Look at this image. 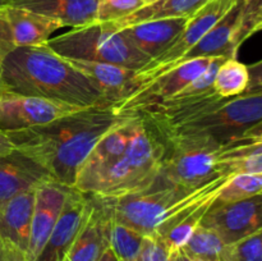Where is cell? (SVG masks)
<instances>
[{
    "instance_id": "6da1fadb",
    "label": "cell",
    "mask_w": 262,
    "mask_h": 261,
    "mask_svg": "<svg viewBox=\"0 0 262 261\" xmlns=\"http://www.w3.org/2000/svg\"><path fill=\"white\" fill-rule=\"evenodd\" d=\"M113 106L82 107L43 125L7 132L15 147L59 183L74 187L82 164L100 138L124 122Z\"/></svg>"
},
{
    "instance_id": "7a4b0ae2",
    "label": "cell",
    "mask_w": 262,
    "mask_h": 261,
    "mask_svg": "<svg viewBox=\"0 0 262 261\" xmlns=\"http://www.w3.org/2000/svg\"><path fill=\"white\" fill-rule=\"evenodd\" d=\"M5 91L74 107L113 106L66 58L43 44L15 48L0 66Z\"/></svg>"
},
{
    "instance_id": "3957f363",
    "label": "cell",
    "mask_w": 262,
    "mask_h": 261,
    "mask_svg": "<svg viewBox=\"0 0 262 261\" xmlns=\"http://www.w3.org/2000/svg\"><path fill=\"white\" fill-rule=\"evenodd\" d=\"M228 179L229 177L217 176L202 186L187 189L164 183L158 177L155 183L146 191L120 197H97L113 222L143 235H154L164 222L202 197L220 191Z\"/></svg>"
},
{
    "instance_id": "277c9868",
    "label": "cell",
    "mask_w": 262,
    "mask_h": 261,
    "mask_svg": "<svg viewBox=\"0 0 262 261\" xmlns=\"http://www.w3.org/2000/svg\"><path fill=\"white\" fill-rule=\"evenodd\" d=\"M45 45L63 58L102 61L135 72L150 61L113 22H94L72 28L58 37L49 38Z\"/></svg>"
},
{
    "instance_id": "5b68a950",
    "label": "cell",
    "mask_w": 262,
    "mask_h": 261,
    "mask_svg": "<svg viewBox=\"0 0 262 261\" xmlns=\"http://www.w3.org/2000/svg\"><path fill=\"white\" fill-rule=\"evenodd\" d=\"M239 0H207L187 20V25L177 40L158 58L148 61L135 72L133 86L146 83L178 66L179 60L234 7ZM130 89V90H132ZM122 100V99H120Z\"/></svg>"
},
{
    "instance_id": "8992f818",
    "label": "cell",
    "mask_w": 262,
    "mask_h": 261,
    "mask_svg": "<svg viewBox=\"0 0 262 261\" xmlns=\"http://www.w3.org/2000/svg\"><path fill=\"white\" fill-rule=\"evenodd\" d=\"M211 58H197L184 61L171 71L130 90L122 100L113 105L119 114H128L147 105L159 104L170 99L191 83L211 63Z\"/></svg>"
},
{
    "instance_id": "52a82bcc",
    "label": "cell",
    "mask_w": 262,
    "mask_h": 261,
    "mask_svg": "<svg viewBox=\"0 0 262 261\" xmlns=\"http://www.w3.org/2000/svg\"><path fill=\"white\" fill-rule=\"evenodd\" d=\"M201 225L217 233L225 246L262 229V193L234 202L215 200Z\"/></svg>"
},
{
    "instance_id": "ba28073f",
    "label": "cell",
    "mask_w": 262,
    "mask_h": 261,
    "mask_svg": "<svg viewBox=\"0 0 262 261\" xmlns=\"http://www.w3.org/2000/svg\"><path fill=\"white\" fill-rule=\"evenodd\" d=\"M82 107L5 92L0 100V129L4 132L28 129L48 124Z\"/></svg>"
},
{
    "instance_id": "9c48e42d",
    "label": "cell",
    "mask_w": 262,
    "mask_h": 261,
    "mask_svg": "<svg viewBox=\"0 0 262 261\" xmlns=\"http://www.w3.org/2000/svg\"><path fill=\"white\" fill-rule=\"evenodd\" d=\"M165 150L159 171L164 183L192 189L222 176L216 170L219 150Z\"/></svg>"
},
{
    "instance_id": "30bf717a",
    "label": "cell",
    "mask_w": 262,
    "mask_h": 261,
    "mask_svg": "<svg viewBox=\"0 0 262 261\" xmlns=\"http://www.w3.org/2000/svg\"><path fill=\"white\" fill-rule=\"evenodd\" d=\"M90 211V194L69 187L58 222L35 261H64L86 222Z\"/></svg>"
},
{
    "instance_id": "8fae6325",
    "label": "cell",
    "mask_w": 262,
    "mask_h": 261,
    "mask_svg": "<svg viewBox=\"0 0 262 261\" xmlns=\"http://www.w3.org/2000/svg\"><path fill=\"white\" fill-rule=\"evenodd\" d=\"M128 114L130 115L124 122L105 133L95 145L79 169L74 188L89 194L97 178L124 155L138 119L137 115L133 113Z\"/></svg>"
},
{
    "instance_id": "7c38bea8",
    "label": "cell",
    "mask_w": 262,
    "mask_h": 261,
    "mask_svg": "<svg viewBox=\"0 0 262 261\" xmlns=\"http://www.w3.org/2000/svg\"><path fill=\"white\" fill-rule=\"evenodd\" d=\"M69 187L50 179L36 188L27 261H35L45 246L66 201Z\"/></svg>"
},
{
    "instance_id": "4fadbf2b",
    "label": "cell",
    "mask_w": 262,
    "mask_h": 261,
    "mask_svg": "<svg viewBox=\"0 0 262 261\" xmlns=\"http://www.w3.org/2000/svg\"><path fill=\"white\" fill-rule=\"evenodd\" d=\"M113 219L107 210L94 194H90V211L71 251L68 261H99L110 247Z\"/></svg>"
},
{
    "instance_id": "5bb4252c",
    "label": "cell",
    "mask_w": 262,
    "mask_h": 261,
    "mask_svg": "<svg viewBox=\"0 0 262 261\" xmlns=\"http://www.w3.org/2000/svg\"><path fill=\"white\" fill-rule=\"evenodd\" d=\"M36 189L22 192L0 206V237L17 256L27 261Z\"/></svg>"
},
{
    "instance_id": "9a60e30c",
    "label": "cell",
    "mask_w": 262,
    "mask_h": 261,
    "mask_svg": "<svg viewBox=\"0 0 262 261\" xmlns=\"http://www.w3.org/2000/svg\"><path fill=\"white\" fill-rule=\"evenodd\" d=\"M51 176L18 148L0 156V206L22 192L36 189Z\"/></svg>"
},
{
    "instance_id": "2e32d148",
    "label": "cell",
    "mask_w": 262,
    "mask_h": 261,
    "mask_svg": "<svg viewBox=\"0 0 262 261\" xmlns=\"http://www.w3.org/2000/svg\"><path fill=\"white\" fill-rule=\"evenodd\" d=\"M243 0H239L183 58L178 66L184 61L193 60L197 58H211V56H225L237 58L238 46L237 30L239 26L241 13H242ZM177 66V67H178Z\"/></svg>"
},
{
    "instance_id": "e0dca14e",
    "label": "cell",
    "mask_w": 262,
    "mask_h": 261,
    "mask_svg": "<svg viewBox=\"0 0 262 261\" xmlns=\"http://www.w3.org/2000/svg\"><path fill=\"white\" fill-rule=\"evenodd\" d=\"M99 0H4L5 7L20 8L56 20L63 27H81L96 22Z\"/></svg>"
},
{
    "instance_id": "ac0fdd59",
    "label": "cell",
    "mask_w": 262,
    "mask_h": 261,
    "mask_svg": "<svg viewBox=\"0 0 262 261\" xmlns=\"http://www.w3.org/2000/svg\"><path fill=\"white\" fill-rule=\"evenodd\" d=\"M187 20L188 18L150 20L122 28V31L141 54L152 60L177 40L186 27Z\"/></svg>"
},
{
    "instance_id": "d6986e66",
    "label": "cell",
    "mask_w": 262,
    "mask_h": 261,
    "mask_svg": "<svg viewBox=\"0 0 262 261\" xmlns=\"http://www.w3.org/2000/svg\"><path fill=\"white\" fill-rule=\"evenodd\" d=\"M66 59L77 71L81 72L112 105L123 99L132 89L135 77V71L132 69L102 61Z\"/></svg>"
},
{
    "instance_id": "ffe728a7",
    "label": "cell",
    "mask_w": 262,
    "mask_h": 261,
    "mask_svg": "<svg viewBox=\"0 0 262 261\" xmlns=\"http://www.w3.org/2000/svg\"><path fill=\"white\" fill-rule=\"evenodd\" d=\"M219 192L220 191L212 192L179 211L176 216L164 222L156 229L154 235L160 238L171 252L181 251V248L186 245L194 229L201 224L205 214L211 206L212 202L215 201Z\"/></svg>"
},
{
    "instance_id": "44dd1931",
    "label": "cell",
    "mask_w": 262,
    "mask_h": 261,
    "mask_svg": "<svg viewBox=\"0 0 262 261\" xmlns=\"http://www.w3.org/2000/svg\"><path fill=\"white\" fill-rule=\"evenodd\" d=\"M7 13L15 48L43 45L48 42L51 33L63 27L56 20L20 8L7 7Z\"/></svg>"
},
{
    "instance_id": "7402d4cb",
    "label": "cell",
    "mask_w": 262,
    "mask_h": 261,
    "mask_svg": "<svg viewBox=\"0 0 262 261\" xmlns=\"http://www.w3.org/2000/svg\"><path fill=\"white\" fill-rule=\"evenodd\" d=\"M216 170L229 178L237 174H262V141L234 143L220 148Z\"/></svg>"
},
{
    "instance_id": "603a6c76",
    "label": "cell",
    "mask_w": 262,
    "mask_h": 261,
    "mask_svg": "<svg viewBox=\"0 0 262 261\" xmlns=\"http://www.w3.org/2000/svg\"><path fill=\"white\" fill-rule=\"evenodd\" d=\"M207 0H156L145 5L132 14L113 22L118 28L129 27L150 20L168 19V18H189L196 13Z\"/></svg>"
},
{
    "instance_id": "cb8c5ba5",
    "label": "cell",
    "mask_w": 262,
    "mask_h": 261,
    "mask_svg": "<svg viewBox=\"0 0 262 261\" xmlns=\"http://www.w3.org/2000/svg\"><path fill=\"white\" fill-rule=\"evenodd\" d=\"M224 248L216 232L200 224L181 251L192 261H223Z\"/></svg>"
},
{
    "instance_id": "d4e9b609",
    "label": "cell",
    "mask_w": 262,
    "mask_h": 261,
    "mask_svg": "<svg viewBox=\"0 0 262 261\" xmlns=\"http://www.w3.org/2000/svg\"><path fill=\"white\" fill-rule=\"evenodd\" d=\"M250 73L247 66L235 58L227 59L220 66L214 82V90L222 97H234L247 91Z\"/></svg>"
},
{
    "instance_id": "484cf974",
    "label": "cell",
    "mask_w": 262,
    "mask_h": 261,
    "mask_svg": "<svg viewBox=\"0 0 262 261\" xmlns=\"http://www.w3.org/2000/svg\"><path fill=\"white\" fill-rule=\"evenodd\" d=\"M145 235L125 225L113 222L110 229V248L118 261H138Z\"/></svg>"
},
{
    "instance_id": "4316f807",
    "label": "cell",
    "mask_w": 262,
    "mask_h": 261,
    "mask_svg": "<svg viewBox=\"0 0 262 261\" xmlns=\"http://www.w3.org/2000/svg\"><path fill=\"white\" fill-rule=\"evenodd\" d=\"M262 193V174H237L228 179L215 200L234 202Z\"/></svg>"
},
{
    "instance_id": "83f0119b",
    "label": "cell",
    "mask_w": 262,
    "mask_h": 261,
    "mask_svg": "<svg viewBox=\"0 0 262 261\" xmlns=\"http://www.w3.org/2000/svg\"><path fill=\"white\" fill-rule=\"evenodd\" d=\"M223 261H262V229L225 246Z\"/></svg>"
},
{
    "instance_id": "f1b7e54d",
    "label": "cell",
    "mask_w": 262,
    "mask_h": 261,
    "mask_svg": "<svg viewBox=\"0 0 262 261\" xmlns=\"http://www.w3.org/2000/svg\"><path fill=\"white\" fill-rule=\"evenodd\" d=\"M146 5V0H99L96 22H115Z\"/></svg>"
},
{
    "instance_id": "f546056e",
    "label": "cell",
    "mask_w": 262,
    "mask_h": 261,
    "mask_svg": "<svg viewBox=\"0 0 262 261\" xmlns=\"http://www.w3.org/2000/svg\"><path fill=\"white\" fill-rule=\"evenodd\" d=\"M262 31V0H243L237 44L241 46L253 33Z\"/></svg>"
},
{
    "instance_id": "4dcf8cb0",
    "label": "cell",
    "mask_w": 262,
    "mask_h": 261,
    "mask_svg": "<svg viewBox=\"0 0 262 261\" xmlns=\"http://www.w3.org/2000/svg\"><path fill=\"white\" fill-rule=\"evenodd\" d=\"M178 252H171L156 235H145L138 261H174Z\"/></svg>"
},
{
    "instance_id": "1f68e13d",
    "label": "cell",
    "mask_w": 262,
    "mask_h": 261,
    "mask_svg": "<svg viewBox=\"0 0 262 261\" xmlns=\"http://www.w3.org/2000/svg\"><path fill=\"white\" fill-rule=\"evenodd\" d=\"M14 49V37L8 19L7 7H0V66Z\"/></svg>"
},
{
    "instance_id": "d6a6232c",
    "label": "cell",
    "mask_w": 262,
    "mask_h": 261,
    "mask_svg": "<svg viewBox=\"0 0 262 261\" xmlns=\"http://www.w3.org/2000/svg\"><path fill=\"white\" fill-rule=\"evenodd\" d=\"M250 73V83L246 92H260L262 91V60L255 64L247 66Z\"/></svg>"
},
{
    "instance_id": "836d02e7",
    "label": "cell",
    "mask_w": 262,
    "mask_h": 261,
    "mask_svg": "<svg viewBox=\"0 0 262 261\" xmlns=\"http://www.w3.org/2000/svg\"><path fill=\"white\" fill-rule=\"evenodd\" d=\"M253 141H262V119L258 123H256L255 125L248 128L235 143L253 142ZM233 145H234V143H233Z\"/></svg>"
},
{
    "instance_id": "e575fe53",
    "label": "cell",
    "mask_w": 262,
    "mask_h": 261,
    "mask_svg": "<svg viewBox=\"0 0 262 261\" xmlns=\"http://www.w3.org/2000/svg\"><path fill=\"white\" fill-rule=\"evenodd\" d=\"M15 145L7 132L0 129V156L8 155L15 150Z\"/></svg>"
},
{
    "instance_id": "d590c367",
    "label": "cell",
    "mask_w": 262,
    "mask_h": 261,
    "mask_svg": "<svg viewBox=\"0 0 262 261\" xmlns=\"http://www.w3.org/2000/svg\"><path fill=\"white\" fill-rule=\"evenodd\" d=\"M0 261H25L19 256L15 255L0 237Z\"/></svg>"
},
{
    "instance_id": "8d00e7d4",
    "label": "cell",
    "mask_w": 262,
    "mask_h": 261,
    "mask_svg": "<svg viewBox=\"0 0 262 261\" xmlns=\"http://www.w3.org/2000/svg\"><path fill=\"white\" fill-rule=\"evenodd\" d=\"M99 261H118V258H117V256L114 255V252H113L112 248L109 247L106 251H105L104 255L100 257Z\"/></svg>"
},
{
    "instance_id": "74e56055",
    "label": "cell",
    "mask_w": 262,
    "mask_h": 261,
    "mask_svg": "<svg viewBox=\"0 0 262 261\" xmlns=\"http://www.w3.org/2000/svg\"><path fill=\"white\" fill-rule=\"evenodd\" d=\"M174 261H192V260H189V258L187 257V256L184 255V253L182 252V251H179V252L177 253L176 260H174Z\"/></svg>"
},
{
    "instance_id": "f35d334b",
    "label": "cell",
    "mask_w": 262,
    "mask_h": 261,
    "mask_svg": "<svg viewBox=\"0 0 262 261\" xmlns=\"http://www.w3.org/2000/svg\"><path fill=\"white\" fill-rule=\"evenodd\" d=\"M5 87H4V83H3V79H2V76H0V100H2L3 95L5 94Z\"/></svg>"
},
{
    "instance_id": "ab89813d",
    "label": "cell",
    "mask_w": 262,
    "mask_h": 261,
    "mask_svg": "<svg viewBox=\"0 0 262 261\" xmlns=\"http://www.w3.org/2000/svg\"><path fill=\"white\" fill-rule=\"evenodd\" d=\"M154 2H156V0H146V5L151 4V3H154Z\"/></svg>"
},
{
    "instance_id": "60d3db41",
    "label": "cell",
    "mask_w": 262,
    "mask_h": 261,
    "mask_svg": "<svg viewBox=\"0 0 262 261\" xmlns=\"http://www.w3.org/2000/svg\"><path fill=\"white\" fill-rule=\"evenodd\" d=\"M0 7H5V3H4V0H0Z\"/></svg>"
},
{
    "instance_id": "b9f144b4",
    "label": "cell",
    "mask_w": 262,
    "mask_h": 261,
    "mask_svg": "<svg viewBox=\"0 0 262 261\" xmlns=\"http://www.w3.org/2000/svg\"><path fill=\"white\" fill-rule=\"evenodd\" d=\"M64 261H68V258H66V260H64Z\"/></svg>"
}]
</instances>
